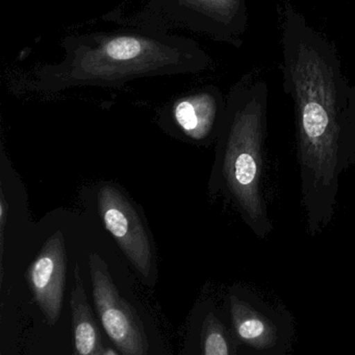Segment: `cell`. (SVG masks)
Listing matches in <instances>:
<instances>
[{
    "label": "cell",
    "instance_id": "1",
    "mask_svg": "<svg viewBox=\"0 0 355 355\" xmlns=\"http://www.w3.org/2000/svg\"><path fill=\"white\" fill-rule=\"evenodd\" d=\"M284 88L294 103L301 203L309 236L336 214L340 178L355 166V86L331 41L290 3L278 10Z\"/></svg>",
    "mask_w": 355,
    "mask_h": 355
},
{
    "label": "cell",
    "instance_id": "2",
    "mask_svg": "<svg viewBox=\"0 0 355 355\" xmlns=\"http://www.w3.org/2000/svg\"><path fill=\"white\" fill-rule=\"evenodd\" d=\"M60 63L34 68L26 89L57 93L74 87H121L153 76L197 73L211 59L198 43L168 31L128 26L66 37Z\"/></svg>",
    "mask_w": 355,
    "mask_h": 355
},
{
    "label": "cell",
    "instance_id": "3",
    "mask_svg": "<svg viewBox=\"0 0 355 355\" xmlns=\"http://www.w3.org/2000/svg\"><path fill=\"white\" fill-rule=\"evenodd\" d=\"M268 95L265 80L252 73L241 78L228 93L219 130L222 186L261 240L274 230L268 209Z\"/></svg>",
    "mask_w": 355,
    "mask_h": 355
},
{
    "label": "cell",
    "instance_id": "4",
    "mask_svg": "<svg viewBox=\"0 0 355 355\" xmlns=\"http://www.w3.org/2000/svg\"><path fill=\"white\" fill-rule=\"evenodd\" d=\"M135 26L186 28L218 42L240 47L248 26L246 0H146Z\"/></svg>",
    "mask_w": 355,
    "mask_h": 355
},
{
    "label": "cell",
    "instance_id": "5",
    "mask_svg": "<svg viewBox=\"0 0 355 355\" xmlns=\"http://www.w3.org/2000/svg\"><path fill=\"white\" fill-rule=\"evenodd\" d=\"M227 303L232 331L240 346L259 355L290 353L296 327L284 305L246 288H232Z\"/></svg>",
    "mask_w": 355,
    "mask_h": 355
},
{
    "label": "cell",
    "instance_id": "6",
    "mask_svg": "<svg viewBox=\"0 0 355 355\" xmlns=\"http://www.w3.org/2000/svg\"><path fill=\"white\" fill-rule=\"evenodd\" d=\"M93 298L103 329L123 355L148 353L144 326L134 307L120 294L109 266L97 253L89 254Z\"/></svg>",
    "mask_w": 355,
    "mask_h": 355
},
{
    "label": "cell",
    "instance_id": "7",
    "mask_svg": "<svg viewBox=\"0 0 355 355\" xmlns=\"http://www.w3.org/2000/svg\"><path fill=\"white\" fill-rule=\"evenodd\" d=\"M97 202L107 232L137 271L148 279L153 265V246L134 205L119 189L112 184L99 190Z\"/></svg>",
    "mask_w": 355,
    "mask_h": 355
},
{
    "label": "cell",
    "instance_id": "8",
    "mask_svg": "<svg viewBox=\"0 0 355 355\" xmlns=\"http://www.w3.org/2000/svg\"><path fill=\"white\" fill-rule=\"evenodd\" d=\"M26 279L49 325L57 323L66 282V247L61 230L55 232L43 245L26 271Z\"/></svg>",
    "mask_w": 355,
    "mask_h": 355
},
{
    "label": "cell",
    "instance_id": "9",
    "mask_svg": "<svg viewBox=\"0 0 355 355\" xmlns=\"http://www.w3.org/2000/svg\"><path fill=\"white\" fill-rule=\"evenodd\" d=\"M225 107L226 99L221 91L214 85H207L180 95L164 113L184 136L203 141L220 130Z\"/></svg>",
    "mask_w": 355,
    "mask_h": 355
},
{
    "label": "cell",
    "instance_id": "10",
    "mask_svg": "<svg viewBox=\"0 0 355 355\" xmlns=\"http://www.w3.org/2000/svg\"><path fill=\"white\" fill-rule=\"evenodd\" d=\"M78 265L74 268V284L71 291L72 330L74 353L80 355H101L103 347L98 326L95 322Z\"/></svg>",
    "mask_w": 355,
    "mask_h": 355
},
{
    "label": "cell",
    "instance_id": "11",
    "mask_svg": "<svg viewBox=\"0 0 355 355\" xmlns=\"http://www.w3.org/2000/svg\"><path fill=\"white\" fill-rule=\"evenodd\" d=\"M201 338L205 355H234L240 347L234 331H230L214 313L205 317Z\"/></svg>",
    "mask_w": 355,
    "mask_h": 355
},
{
    "label": "cell",
    "instance_id": "12",
    "mask_svg": "<svg viewBox=\"0 0 355 355\" xmlns=\"http://www.w3.org/2000/svg\"><path fill=\"white\" fill-rule=\"evenodd\" d=\"M8 211H9V207H8V203L6 201L5 194L1 191V197H0V241H1L0 247H1V261H3V241H5V230L8 219Z\"/></svg>",
    "mask_w": 355,
    "mask_h": 355
},
{
    "label": "cell",
    "instance_id": "13",
    "mask_svg": "<svg viewBox=\"0 0 355 355\" xmlns=\"http://www.w3.org/2000/svg\"><path fill=\"white\" fill-rule=\"evenodd\" d=\"M110 354H118L117 351L116 350H112V349H103V353H101V355H110Z\"/></svg>",
    "mask_w": 355,
    "mask_h": 355
}]
</instances>
